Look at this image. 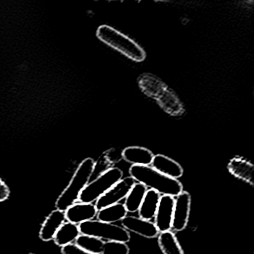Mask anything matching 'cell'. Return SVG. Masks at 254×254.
I'll return each mask as SVG.
<instances>
[{
    "label": "cell",
    "instance_id": "obj_1",
    "mask_svg": "<svg viewBox=\"0 0 254 254\" xmlns=\"http://www.w3.org/2000/svg\"><path fill=\"white\" fill-rule=\"evenodd\" d=\"M129 173L135 181L163 195L175 197L184 191L183 185L178 180L160 173L151 166H131Z\"/></svg>",
    "mask_w": 254,
    "mask_h": 254
},
{
    "label": "cell",
    "instance_id": "obj_2",
    "mask_svg": "<svg viewBox=\"0 0 254 254\" xmlns=\"http://www.w3.org/2000/svg\"><path fill=\"white\" fill-rule=\"evenodd\" d=\"M95 161L92 158H87L80 163L75 170L69 185L61 194L56 203V209L65 211L78 201L80 194L90 183L95 171Z\"/></svg>",
    "mask_w": 254,
    "mask_h": 254
},
{
    "label": "cell",
    "instance_id": "obj_3",
    "mask_svg": "<svg viewBox=\"0 0 254 254\" xmlns=\"http://www.w3.org/2000/svg\"><path fill=\"white\" fill-rule=\"evenodd\" d=\"M139 85L145 94L157 101L168 114L177 116L184 111L175 93L157 77L148 74L142 75L139 78Z\"/></svg>",
    "mask_w": 254,
    "mask_h": 254
},
{
    "label": "cell",
    "instance_id": "obj_4",
    "mask_svg": "<svg viewBox=\"0 0 254 254\" xmlns=\"http://www.w3.org/2000/svg\"><path fill=\"white\" fill-rule=\"evenodd\" d=\"M97 38L104 44L120 52L130 60L143 62L146 58L145 50L131 38L108 25H102L96 32Z\"/></svg>",
    "mask_w": 254,
    "mask_h": 254
},
{
    "label": "cell",
    "instance_id": "obj_5",
    "mask_svg": "<svg viewBox=\"0 0 254 254\" xmlns=\"http://www.w3.org/2000/svg\"><path fill=\"white\" fill-rule=\"evenodd\" d=\"M123 172L117 167H111L89 183L80 194L78 201L93 203L123 178Z\"/></svg>",
    "mask_w": 254,
    "mask_h": 254
},
{
    "label": "cell",
    "instance_id": "obj_6",
    "mask_svg": "<svg viewBox=\"0 0 254 254\" xmlns=\"http://www.w3.org/2000/svg\"><path fill=\"white\" fill-rule=\"evenodd\" d=\"M78 227L81 234L93 236L103 241H114L127 243L130 239V234L126 229L120 226L103 222L99 220H90L81 223Z\"/></svg>",
    "mask_w": 254,
    "mask_h": 254
},
{
    "label": "cell",
    "instance_id": "obj_7",
    "mask_svg": "<svg viewBox=\"0 0 254 254\" xmlns=\"http://www.w3.org/2000/svg\"><path fill=\"white\" fill-rule=\"evenodd\" d=\"M135 183L136 181L130 176L122 178L112 188L110 189L102 197L96 200L95 204L96 209L99 211L104 208L120 203V200L127 197Z\"/></svg>",
    "mask_w": 254,
    "mask_h": 254
},
{
    "label": "cell",
    "instance_id": "obj_8",
    "mask_svg": "<svg viewBox=\"0 0 254 254\" xmlns=\"http://www.w3.org/2000/svg\"><path fill=\"white\" fill-rule=\"evenodd\" d=\"M191 195L188 191H182L175 198L172 229L182 231L188 224L191 209Z\"/></svg>",
    "mask_w": 254,
    "mask_h": 254
},
{
    "label": "cell",
    "instance_id": "obj_9",
    "mask_svg": "<svg viewBox=\"0 0 254 254\" xmlns=\"http://www.w3.org/2000/svg\"><path fill=\"white\" fill-rule=\"evenodd\" d=\"M175 197L163 195L160 197L158 208L154 217V224L159 232L169 231L172 229Z\"/></svg>",
    "mask_w": 254,
    "mask_h": 254
},
{
    "label": "cell",
    "instance_id": "obj_10",
    "mask_svg": "<svg viewBox=\"0 0 254 254\" xmlns=\"http://www.w3.org/2000/svg\"><path fill=\"white\" fill-rule=\"evenodd\" d=\"M97 213L98 209L93 203L78 201L65 211V216L68 222L79 225L81 223L93 220Z\"/></svg>",
    "mask_w": 254,
    "mask_h": 254
},
{
    "label": "cell",
    "instance_id": "obj_11",
    "mask_svg": "<svg viewBox=\"0 0 254 254\" xmlns=\"http://www.w3.org/2000/svg\"><path fill=\"white\" fill-rule=\"evenodd\" d=\"M122 225L127 231L132 232L148 239L158 236L159 231L154 223L151 221L137 218L136 216H126L121 221Z\"/></svg>",
    "mask_w": 254,
    "mask_h": 254
},
{
    "label": "cell",
    "instance_id": "obj_12",
    "mask_svg": "<svg viewBox=\"0 0 254 254\" xmlns=\"http://www.w3.org/2000/svg\"><path fill=\"white\" fill-rule=\"evenodd\" d=\"M151 166L160 173L173 179L178 180L184 174V169L178 162L163 154L154 155Z\"/></svg>",
    "mask_w": 254,
    "mask_h": 254
},
{
    "label": "cell",
    "instance_id": "obj_13",
    "mask_svg": "<svg viewBox=\"0 0 254 254\" xmlns=\"http://www.w3.org/2000/svg\"><path fill=\"white\" fill-rule=\"evenodd\" d=\"M66 222L65 212L55 209L46 218L40 231V238L44 242L53 240L60 227Z\"/></svg>",
    "mask_w": 254,
    "mask_h": 254
},
{
    "label": "cell",
    "instance_id": "obj_14",
    "mask_svg": "<svg viewBox=\"0 0 254 254\" xmlns=\"http://www.w3.org/2000/svg\"><path fill=\"white\" fill-rule=\"evenodd\" d=\"M123 160L132 166H151L154 158L152 151L140 146L127 147L122 151Z\"/></svg>",
    "mask_w": 254,
    "mask_h": 254
},
{
    "label": "cell",
    "instance_id": "obj_15",
    "mask_svg": "<svg viewBox=\"0 0 254 254\" xmlns=\"http://www.w3.org/2000/svg\"><path fill=\"white\" fill-rule=\"evenodd\" d=\"M229 172L236 178L248 184H253L254 166L252 163L242 157H234L228 163Z\"/></svg>",
    "mask_w": 254,
    "mask_h": 254
},
{
    "label": "cell",
    "instance_id": "obj_16",
    "mask_svg": "<svg viewBox=\"0 0 254 254\" xmlns=\"http://www.w3.org/2000/svg\"><path fill=\"white\" fill-rule=\"evenodd\" d=\"M160 194L152 190H147L146 194L139 207V218L151 221L155 217L159 203H160Z\"/></svg>",
    "mask_w": 254,
    "mask_h": 254
},
{
    "label": "cell",
    "instance_id": "obj_17",
    "mask_svg": "<svg viewBox=\"0 0 254 254\" xmlns=\"http://www.w3.org/2000/svg\"><path fill=\"white\" fill-rule=\"evenodd\" d=\"M80 235L81 233L78 224L66 221L58 230L54 241L56 245L62 248L66 245L73 244Z\"/></svg>",
    "mask_w": 254,
    "mask_h": 254
},
{
    "label": "cell",
    "instance_id": "obj_18",
    "mask_svg": "<svg viewBox=\"0 0 254 254\" xmlns=\"http://www.w3.org/2000/svg\"><path fill=\"white\" fill-rule=\"evenodd\" d=\"M147 187L139 183H135L128 194L126 197L124 206L127 212H135L139 210L141 203L146 194Z\"/></svg>",
    "mask_w": 254,
    "mask_h": 254
},
{
    "label": "cell",
    "instance_id": "obj_19",
    "mask_svg": "<svg viewBox=\"0 0 254 254\" xmlns=\"http://www.w3.org/2000/svg\"><path fill=\"white\" fill-rule=\"evenodd\" d=\"M127 213L124 204L118 203L98 211L96 216L99 221L113 224L122 221L125 217L127 216Z\"/></svg>",
    "mask_w": 254,
    "mask_h": 254
},
{
    "label": "cell",
    "instance_id": "obj_20",
    "mask_svg": "<svg viewBox=\"0 0 254 254\" xmlns=\"http://www.w3.org/2000/svg\"><path fill=\"white\" fill-rule=\"evenodd\" d=\"M158 245L163 254H184L178 239L171 230L160 233Z\"/></svg>",
    "mask_w": 254,
    "mask_h": 254
},
{
    "label": "cell",
    "instance_id": "obj_21",
    "mask_svg": "<svg viewBox=\"0 0 254 254\" xmlns=\"http://www.w3.org/2000/svg\"><path fill=\"white\" fill-rule=\"evenodd\" d=\"M104 244L105 241L102 239L82 234L80 235L75 241V245L81 249L93 254H102Z\"/></svg>",
    "mask_w": 254,
    "mask_h": 254
},
{
    "label": "cell",
    "instance_id": "obj_22",
    "mask_svg": "<svg viewBox=\"0 0 254 254\" xmlns=\"http://www.w3.org/2000/svg\"><path fill=\"white\" fill-rule=\"evenodd\" d=\"M130 249L126 243L120 242H105L102 254H129Z\"/></svg>",
    "mask_w": 254,
    "mask_h": 254
},
{
    "label": "cell",
    "instance_id": "obj_23",
    "mask_svg": "<svg viewBox=\"0 0 254 254\" xmlns=\"http://www.w3.org/2000/svg\"><path fill=\"white\" fill-rule=\"evenodd\" d=\"M62 252L63 254H93L81 249L74 243L62 247Z\"/></svg>",
    "mask_w": 254,
    "mask_h": 254
},
{
    "label": "cell",
    "instance_id": "obj_24",
    "mask_svg": "<svg viewBox=\"0 0 254 254\" xmlns=\"http://www.w3.org/2000/svg\"><path fill=\"white\" fill-rule=\"evenodd\" d=\"M10 195V190L5 183L0 178V202L7 200Z\"/></svg>",
    "mask_w": 254,
    "mask_h": 254
},
{
    "label": "cell",
    "instance_id": "obj_25",
    "mask_svg": "<svg viewBox=\"0 0 254 254\" xmlns=\"http://www.w3.org/2000/svg\"></svg>",
    "mask_w": 254,
    "mask_h": 254
}]
</instances>
